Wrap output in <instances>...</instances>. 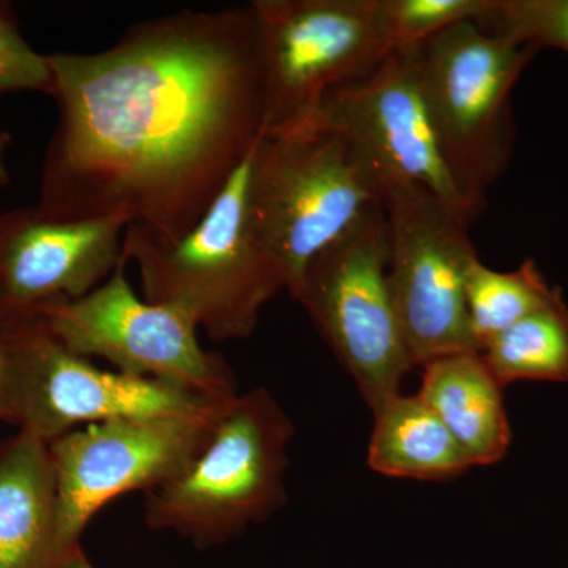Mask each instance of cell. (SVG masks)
<instances>
[{"mask_svg": "<svg viewBox=\"0 0 568 568\" xmlns=\"http://www.w3.org/2000/svg\"><path fill=\"white\" fill-rule=\"evenodd\" d=\"M491 7L493 0H381L394 50L420 47L463 22H481Z\"/></svg>", "mask_w": 568, "mask_h": 568, "instance_id": "obj_19", "label": "cell"}, {"mask_svg": "<svg viewBox=\"0 0 568 568\" xmlns=\"http://www.w3.org/2000/svg\"><path fill=\"white\" fill-rule=\"evenodd\" d=\"M58 481L50 446L20 432L0 443V568L55 564Z\"/></svg>", "mask_w": 568, "mask_h": 568, "instance_id": "obj_14", "label": "cell"}, {"mask_svg": "<svg viewBox=\"0 0 568 568\" xmlns=\"http://www.w3.org/2000/svg\"><path fill=\"white\" fill-rule=\"evenodd\" d=\"M253 149L179 241H156L138 224L123 234V260L136 265L142 297L181 310L219 343L252 336L264 306L286 291L253 212Z\"/></svg>", "mask_w": 568, "mask_h": 568, "instance_id": "obj_2", "label": "cell"}, {"mask_svg": "<svg viewBox=\"0 0 568 568\" xmlns=\"http://www.w3.org/2000/svg\"><path fill=\"white\" fill-rule=\"evenodd\" d=\"M47 58L58 125L36 207L51 219H121L179 241L264 133L250 3L136 22L108 50Z\"/></svg>", "mask_w": 568, "mask_h": 568, "instance_id": "obj_1", "label": "cell"}, {"mask_svg": "<svg viewBox=\"0 0 568 568\" xmlns=\"http://www.w3.org/2000/svg\"><path fill=\"white\" fill-rule=\"evenodd\" d=\"M384 185L353 142L323 126L261 134L253 149L257 226L291 297L306 267L383 203Z\"/></svg>", "mask_w": 568, "mask_h": 568, "instance_id": "obj_4", "label": "cell"}, {"mask_svg": "<svg viewBox=\"0 0 568 568\" xmlns=\"http://www.w3.org/2000/svg\"><path fill=\"white\" fill-rule=\"evenodd\" d=\"M13 138L6 130H0V192L10 185V171L7 166V153H9Z\"/></svg>", "mask_w": 568, "mask_h": 568, "instance_id": "obj_23", "label": "cell"}, {"mask_svg": "<svg viewBox=\"0 0 568 568\" xmlns=\"http://www.w3.org/2000/svg\"><path fill=\"white\" fill-rule=\"evenodd\" d=\"M503 387L518 381L568 383V305L562 293L480 351Z\"/></svg>", "mask_w": 568, "mask_h": 568, "instance_id": "obj_17", "label": "cell"}, {"mask_svg": "<svg viewBox=\"0 0 568 568\" xmlns=\"http://www.w3.org/2000/svg\"><path fill=\"white\" fill-rule=\"evenodd\" d=\"M263 51L264 134L291 133L325 93L394 51L381 0H254Z\"/></svg>", "mask_w": 568, "mask_h": 568, "instance_id": "obj_8", "label": "cell"}, {"mask_svg": "<svg viewBox=\"0 0 568 568\" xmlns=\"http://www.w3.org/2000/svg\"><path fill=\"white\" fill-rule=\"evenodd\" d=\"M121 219L58 220L37 207L0 212V320L77 301L123 263Z\"/></svg>", "mask_w": 568, "mask_h": 568, "instance_id": "obj_13", "label": "cell"}, {"mask_svg": "<svg viewBox=\"0 0 568 568\" xmlns=\"http://www.w3.org/2000/svg\"><path fill=\"white\" fill-rule=\"evenodd\" d=\"M562 293L551 286L537 267L526 260L514 272L489 268L474 261L467 274L466 308L470 336L478 353L511 325L548 305Z\"/></svg>", "mask_w": 568, "mask_h": 568, "instance_id": "obj_18", "label": "cell"}, {"mask_svg": "<svg viewBox=\"0 0 568 568\" xmlns=\"http://www.w3.org/2000/svg\"><path fill=\"white\" fill-rule=\"evenodd\" d=\"M233 399L170 416L100 422L48 443L58 481L54 567L81 548L89 523L115 497L145 495L185 469Z\"/></svg>", "mask_w": 568, "mask_h": 568, "instance_id": "obj_9", "label": "cell"}, {"mask_svg": "<svg viewBox=\"0 0 568 568\" xmlns=\"http://www.w3.org/2000/svg\"><path fill=\"white\" fill-rule=\"evenodd\" d=\"M537 52L477 21L454 26L416 48L444 160L473 222L510 162L511 91Z\"/></svg>", "mask_w": 568, "mask_h": 568, "instance_id": "obj_5", "label": "cell"}, {"mask_svg": "<svg viewBox=\"0 0 568 568\" xmlns=\"http://www.w3.org/2000/svg\"><path fill=\"white\" fill-rule=\"evenodd\" d=\"M11 376V338L9 324L0 321V420H3L9 399Z\"/></svg>", "mask_w": 568, "mask_h": 568, "instance_id": "obj_22", "label": "cell"}, {"mask_svg": "<svg viewBox=\"0 0 568 568\" xmlns=\"http://www.w3.org/2000/svg\"><path fill=\"white\" fill-rule=\"evenodd\" d=\"M480 24L537 51L552 48L568 54V0H493Z\"/></svg>", "mask_w": 568, "mask_h": 568, "instance_id": "obj_20", "label": "cell"}, {"mask_svg": "<svg viewBox=\"0 0 568 568\" xmlns=\"http://www.w3.org/2000/svg\"><path fill=\"white\" fill-rule=\"evenodd\" d=\"M353 377L369 409L402 394L416 366L388 282L383 203L306 267L293 295Z\"/></svg>", "mask_w": 568, "mask_h": 568, "instance_id": "obj_6", "label": "cell"}, {"mask_svg": "<svg viewBox=\"0 0 568 568\" xmlns=\"http://www.w3.org/2000/svg\"><path fill=\"white\" fill-rule=\"evenodd\" d=\"M388 282L414 366L476 351L467 323L466 283L478 260L465 216L414 183L383 194Z\"/></svg>", "mask_w": 568, "mask_h": 568, "instance_id": "obj_10", "label": "cell"}, {"mask_svg": "<svg viewBox=\"0 0 568 568\" xmlns=\"http://www.w3.org/2000/svg\"><path fill=\"white\" fill-rule=\"evenodd\" d=\"M418 396L432 407L473 463L491 466L506 457L511 443L503 384L484 357L463 351L422 366Z\"/></svg>", "mask_w": 568, "mask_h": 568, "instance_id": "obj_15", "label": "cell"}, {"mask_svg": "<svg viewBox=\"0 0 568 568\" xmlns=\"http://www.w3.org/2000/svg\"><path fill=\"white\" fill-rule=\"evenodd\" d=\"M294 424L265 387L239 394L200 454L144 495V521L200 549L241 537L287 503Z\"/></svg>", "mask_w": 568, "mask_h": 568, "instance_id": "obj_3", "label": "cell"}, {"mask_svg": "<svg viewBox=\"0 0 568 568\" xmlns=\"http://www.w3.org/2000/svg\"><path fill=\"white\" fill-rule=\"evenodd\" d=\"M305 126H323L346 136L379 175L384 189L394 182L424 186L473 223L444 160L418 74L416 48L390 51L362 77L325 93L301 129Z\"/></svg>", "mask_w": 568, "mask_h": 568, "instance_id": "obj_12", "label": "cell"}, {"mask_svg": "<svg viewBox=\"0 0 568 568\" xmlns=\"http://www.w3.org/2000/svg\"><path fill=\"white\" fill-rule=\"evenodd\" d=\"M14 92L51 95L52 74L47 55L33 50L11 7L0 2V95Z\"/></svg>", "mask_w": 568, "mask_h": 568, "instance_id": "obj_21", "label": "cell"}, {"mask_svg": "<svg viewBox=\"0 0 568 568\" xmlns=\"http://www.w3.org/2000/svg\"><path fill=\"white\" fill-rule=\"evenodd\" d=\"M2 321V320H0ZM11 338V376L3 422L44 443L118 418L170 416L211 403L71 353L39 317L3 321Z\"/></svg>", "mask_w": 568, "mask_h": 568, "instance_id": "obj_11", "label": "cell"}, {"mask_svg": "<svg viewBox=\"0 0 568 568\" xmlns=\"http://www.w3.org/2000/svg\"><path fill=\"white\" fill-rule=\"evenodd\" d=\"M54 568H97L93 566L88 556L84 555L82 548H78L77 551L71 552L65 559H62Z\"/></svg>", "mask_w": 568, "mask_h": 568, "instance_id": "obj_24", "label": "cell"}, {"mask_svg": "<svg viewBox=\"0 0 568 568\" xmlns=\"http://www.w3.org/2000/svg\"><path fill=\"white\" fill-rule=\"evenodd\" d=\"M125 267L123 261L92 293L48 306L37 317L71 353L103 358L123 375L156 381L203 402L235 398L233 369L222 355L201 346L192 317L140 297Z\"/></svg>", "mask_w": 568, "mask_h": 568, "instance_id": "obj_7", "label": "cell"}, {"mask_svg": "<svg viewBox=\"0 0 568 568\" xmlns=\"http://www.w3.org/2000/svg\"><path fill=\"white\" fill-rule=\"evenodd\" d=\"M372 413L366 463L381 476L444 481L473 467L457 439L417 394H398Z\"/></svg>", "mask_w": 568, "mask_h": 568, "instance_id": "obj_16", "label": "cell"}]
</instances>
